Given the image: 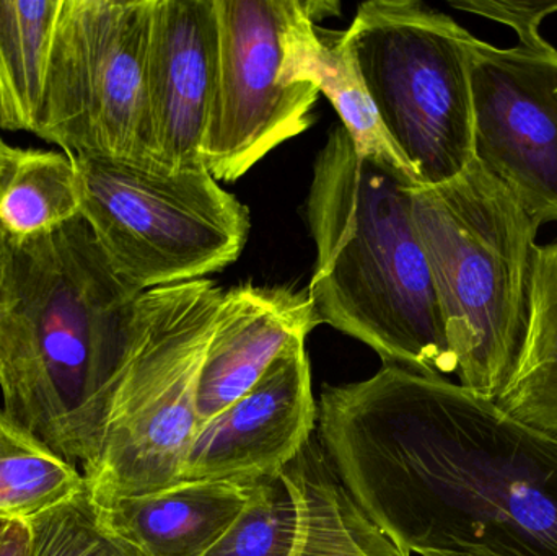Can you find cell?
I'll return each instance as SVG.
<instances>
[{
	"label": "cell",
	"mask_w": 557,
	"mask_h": 556,
	"mask_svg": "<svg viewBox=\"0 0 557 556\" xmlns=\"http://www.w3.org/2000/svg\"><path fill=\"white\" fill-rule=\"evenodd\" d=\"M318 436L406 554L557 556V441L445 375L396 365L323 388Z\"/></svg>",
	"instance_id": "1"
},
{
	"label": "cell",
	"mask_w": 557,
	"mask_h": 556,
	"mask_svg": "<svg viewBox=\"0 0 557 556\" xmlns=\"http://www.w3.org/2000/svg\"><path fill=\"white\" fill-rule=\"evenodd\" d=\"M62 0H0V131L35 134Z\"/></svg>",
	"instance_id": "19"
},
{
	"label": "cell",
	"mask_w": 557,
	"mask_h": 556,
	"mask_svg": "<svg viewBox=\"0 0 557 556\" xmlns=\"http://www.w3.org/2000/svg\"><path fill=\"white\" fill-rule=\"evenodd\" d=\"M496 405L557 441V242L536 248L522 348Z\"/></svg>",
	"instance_id": "17"
},
{
	"label": "cell",
	"mask_w": 557,
	"mask_h": 556,
	"mask_svg": "<svg viewBox=\"0 0 557 556\" xmlns=\"http://www.w3.org/2000/svg\"><path fill=\"white\" fill-rule=\"evenodd\" d=\"M414 186L401 170L362 156L343 124L327 133L307 198L317 247L308 299L320 325L369 346L383 365L455 374L412 214Z\"/></svg>",
	"instance_id": "3"
},
{
	"label": "cell",
	"mask_w": 557,
	"mask_h": 556,
	"mask_svg": "<svg viewBox=\"0 0 557 556\" xmlns=\"http://www.w3.org/2000/svg\"><path fill=\"white\" fill-rule=\"evenodd\" d=\"M255 483L180 482L97 503L104 524L143 556H206L240 518Z\"/></svg>",
	"instance_id": "15"
},
{
	"label": "cell",
	"mask_w": 557,
	"mask_h": 556,
	"mask_svg": "<svg viewBox=\"0 0 557 556\" xmlns=\"http://www.w3.org/2000/svg\"><path fill=\"white\" fill-rule=\"evenodd\" d=\"M153 5L62 0L35 136L74 157L156 165L146 146Z\"/></svg>",
	"instance_id": "8"
},
{
	"label": "cell",
	"mask_w": 557,
	"mask_h": 556,
	"mask_svg": "<svg viewBox=\"0 0 557 556\" xmlns=\"http://www.w3.org/2000/svg\"><path fill=\"white\" fill-rule=\"evenodd\" d=\"M450 5L510 26L519 36V45L529 48H543L549 45L540 33V26L548 16L557 13V2L529 0H454Z\"/></svg>",
	"instance_id": "22"
},
{
	"label": "cell",
	"mask_w": 557,
	"mask_h": 556,
	"mask_svg": "<svg viewBox=\"0 0 557 556\" xmlns=\"http://www.w3.org/2000/svg\"><path fill=\"white\" fill-rule=\"evenodd\" d=\"M458 384L496 400L522 348L542 225L473 160L445 185L412 189Z\"/></svg>",
	"instance_id": "4"
},
{
	"label": "cell",
	"mask_w": 557,
	"mask_h": 556,
	"mask_svg": "<svg viewBox=\"0 0 557 556\" xmlns=\"http://www.w3.org/2000/svg\"><path fill=\"white\" fill-rule=\"evenodd\" d=\"M218 81L202 163L234 183L285 140L313 124L320 90L284 75V45L298 0H214Z\"/></svg>",
	"instance_id": "9"
},
{
	"label": "cell",
	"mask_w": 557,
	"mask_h": 556,
	"mask_svg": "<svg viewBox=\"0 0 557 556\" xmlns=\"http://www.w3.org/2000/svg\"><path fill=\"white\" fill-rule=\"evenodd\" d=\"M305 339L290 343L263 378L196 431L182 482L255 483L281 470L317 433Z\"/></svg>",
	"instance_id": "12"
},
{
	"label": "cell",
	"mask_w": 557,
	"mask_h": 556,
	"mask_svg": "<svg viewBox=\"0 0 557 556\" xmlns=\"http://www.w3.org/2000/svg\"><path fill=\"white\" fill-rule=\"evenodd\" d=\"M0 556H32L28 521L0 516Z\"/></svg>",
	"instance_id": "23"
},
{
	"label": "cell",
	"mask_w": 557,
	"mask_h": 556,
	"mask_svg": "<svg viewBox=\"0 0 557 556\" xmlns=\"http://www.w3.org/2000/svg\"><path fill=\"white\" fill-rule=\"evenodd\" d=\"M32 556H143L111 531L87 483L81 492L28 521Z\"/></svg>",
	"instance_id": "21"
},
{
	"label": "cell",
	"mask_w": 557,
	"mask_h": 556,
	"mask_svg": "<svg viewBox=\"0 0 557 556\" xmlns=\"http://www.w3.org/2000/svg\"><path fill=\"white\" fill-rule=\"evenodd\" d=\"M140 296L82 215L36 240L0 242L3 411L84 472L100 454Z\"/></svg>",
	"instance_id": "2"
},
{
	"label": "cell",
	"mask_w": 557,
	"mask_h": 556,
	"mask_svg": "<svg viewBox=\"0 0 557 556\" xmlns=\"http://www.w3.org/2000/svg\"><path fill=\"white\" fill-rule=\"evenodd\" d=\"M222 294L211 280H199L139 297L100 454L84 472L95 502L150 495L182 482Z\"/></svg>",
	"instance_id": "5"
},
{
	"label": "cell",
	"mask_w": 557,
	"mask_h": 556,
	"mask_svg": "<svg viewBox=\"0 0 557 556\" xmlns=\"http://www.w3.org/2000/svg\"><path fill=\"white\" fill-rule=\"evenodd\" d=\"M405 556H411V555H409V554H406V552H405Z\"/></svg>",
	"instance_id": "26"
},
{
	"label": "cell",
	"mask_w": 557,
	"mask_h": 556,
	"mask_svg": "<svg viewBox=\"0 0 557 556\" xmlns=\"http://www.w3.org/2000/svg\"><path fill=\"white\" fill-rule=\"evenodd\" d=\"M424 556H496L486 551H471L468 554H428Z\"/></svg>",
	"instance_id": "25"
},
{
	"label": "cell",
	"mask_w": 557,
	"mask_h": 556,
	"mask_svg": "<svg viewBox=\"0 0 557 556\" xmlns=\"http://www.w3.org/2000/svg\"><path fill=\"white\" fill-rule=\"evenodd\" d=\"M284 75L292 84L310 82L331 101L362 156L382 160L411 176L380 121L356 64L341 45L339 33L317 28L307 2L300 0L285 35Z\"/></svg>",
	"instance_id": "16"
},
{
	"label": "cell",
	"mask_w": 557,
	"mask_h": 556,
	"mask_svg": "<svg viewBox=\"0 0 557 556\" xmlns=\"http://www.w3.org/2000/svg\"><path fill=\"white\" fill-rule=\"evenodd\" d=\"M474 160L540 225L557 222V49L470 42Z\"/></svg>",
	"instance_id": "10"
},
{
	"label": "cell",
	"mask_w": 557,
	"mask_h": 556,
	"mask_svg": "<svg viewBox=\"0 0 557 556\" xmlns=\"http://www.w3.org/2000/svg\"><path fill=\"white\" fill-rule=\"evenodd\" d=\"M78 215L81 188L74 156L15 147L0 176V242L36 240Z\"/></svg>",
	"instance_id": "18"
},
{
	"label": "cell",
	"mask_w": 557,
	"mask_h": 556,
	"mask_svg": "<svg viewBox=\"0 0 557 556\" xmlns=\"http://www.w3.org/2000/svg\"><path fill=\"white\" fill-rule=\"evenodd\" d=\"M15 147H10L5 140L0 136V176H2L3 170H5L7 163H9L10 157H12Z\"/></svg>",
	"instance_id": "24"
},
{
	"label": "cell",
	"mask_w": 557,
	"mask_h": 556,
	"mask_svg": "<svg viewBox=\"0 0 557 556\" xmlns=\"http://www.w3.org/2000/svg\"><path fill=\"white\" fill-rule=\"evenodd\" d=\"M81 215L113 270L140 293L206 280L240 258L251 219L206 166L173 170L74 157Z\"/></svg>",
	"instance_id": "7"
},
{
	"label": "cell",
	"mask_w": 557,
	"mask_h": 556,
	"mask_svg": "<svg viewBox=\"0 0 557 556\" xmlns=\"http://www.w3.org/2000/svg\"><path fill=\"white\" fill-rule=\"evenodd\" d=\"M206 556H405L344 485L317 433L253 485L231 531Z\"/></svg>",
	"instance_id": "11"
},
{
	"label": "cell",
	"mask_w": 557,
	"mask_h": 556,
	"mask_svg": "<svg viewBox=\"0 0 557 556\" xmlns=\"http://www.w3.org/2000/svg\"><path fill=\"white\" fill-rule=\"evenodd\" d=\"M214 0H156L146 71V146L162 169H202L218 81Z\"/></svg>",
	"instance_id": "13"
},
{
	"label": "cell",
	"mask_w": 557,
	"mask_h": 556,
	"mask_svg": "<svg viewBox=\"0 0 557 556\" xmlns=\"http://www.w3.org/2000/svg\"><path fill=\"white\" fill-rule=\"evenodd\" d=\"M320 325L308 294L237 286L222 294L198 387V430L244 397L274 359Z\"/></svg>",
	"instance_id": "14"
},
{
	"label": "cell",
	"mask_w": 557,
	"mask_h": 556,
	"mask_svg": "<svg viewBox=\"0 0 557 556\" xmlns=\"http://www.w3.org/2000/svg\"><path fill=\"white\" fill-rule=\"evenodd\" d=\"M339 39L418 186L467 172L474 160L473 35L418 0H370Z\"/></svg>",
	"instance_id": "6"
},
{
	"label": "cell",
	"mask_w": 557,
	"mask_h": 556,
	"mask_svg": "<svg viewBox=\"0 0 557 556\" xmlns=\"http://www.w3.org/2000/svg\"><path fill=\"white\" fill-rule=\"evenodd\" d=\"M84 473L0 410V516L29 521L84 489Z\"/></svg>",
	"instance_id": "20"
}]
</instances>
